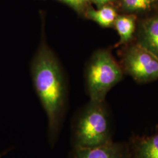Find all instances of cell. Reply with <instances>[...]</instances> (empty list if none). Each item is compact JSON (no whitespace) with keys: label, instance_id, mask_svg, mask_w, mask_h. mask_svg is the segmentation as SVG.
<instances>
[{"label":"cell","instance_id":"6da1fadb","mask_svg":"<svg viewBox=\"0 0 158 158\" xmlns=\"http://www.w3.org/2000/svg\"><path fill=\"white\" fill-rule=\"evenodd\" d=\"M32 68L34 87L48 118V141L53 147L58 139L65 114V80L56 57L45 44L40 46Z\"/></svg>","mask_w":158,"mask_h":158},{"label":"cell","instance_id":"7a4b0ae2","mask_svg":"<svg viewBox=\"0 0 158 158\" xmlns=\"http://www.w3.org/2000/svg\"><path fill=\"white\" fill-rule=\"evenodd\" d=\"M112 142L111 119L105 102L90 100L73 120L71 127L72 148L99 147Z\"/></svg>","mask_w":158,"mask_h":158},{"label":"cell","instance_id":"3957f363","mask_svg":"<svg viewBox=\"0 0 158 158\" xmlns=\"http://www.w3.org/2000/svg\"><path fill=\"white\" fill-rule=\"evenodd\" d=\"M123 70L111 53L99 50L91 57L88 64L85 80L90 100L105 102L108 93L123 79Z\"/></svg>","mask_w":158,"mask_h":158},{"label":"cell","instance_id":"277c9868","mask_svg":"<svg viewBox=\"0 0 158 158\" xmlns=\"http://www.w3.org/2000/svg\"><path fill=\"white\" fill-rule=\"evenodd\" d=\"M121 67L137 83H147L158 80V57L136 42L124 52Z\"/></svg>","mask_w":158,"mask_h":158},{"label":"cell","instance_id":"5b68a950","mask_svg":"<svg viewBox=\"0 0 158 158\" xmlns=\"http://www.w3.org/2000/svg\"><path fill=\"white\" fill-rule=\"evenodd\" d=\"M69 158H131L129 142H112L99 147L72 148Z\"/></svg>","mask_w":158,"mask_h":158},{"label":"cell","instance_id":"8992f818","mask_svg":"<svg viewBox=\"0 0 158 158\" xmlns=\"http://www.w3.org/2000/svg\"><path fill=\"white\" fill-rule=\"evenodd\" d=\"M128 142L131 158H158V130L149 135L134 136Z\"/></svg>","mask_w":158,"mask_h":158},{"label":"cell","instance_id":"52a82bcc","mask_svg":"<svg viewBox=\"0 0 158 158\" xmlns=\"http://www.w3.org/2000/svg\"><path fill=\"white\" fill-rule=\"evenodd\" d=\"M137 42L158 57V16L148 18L140 23Z\"/></svg>","mask_w":158,"mask_h":158},{"label":"cell","instance_id":"ba28073f","mask_svg":"<svg viewBox=\"0 0 158 158\" xmlns=\"http://www.w3.org/2000/svg\"><path fill=\"white\" fill-rule=\"evenodd\" d=\"M136 18L134 15H118L116 18L114 27L119 36V40L116 44V47L128 44L134 38L136 26Z\"/></svg>","mask_w":158,"mask_h":158},{"label":"cell","instance_id":"9c48e42d","mask_svg":"<svg viewBox=\"0 0 158 158\" xmlns=\"http://www.w3.org/2000/svg\"><path fill=\"white\" fill-rule=\"evenodd\" d=\"M117 16L115 9L110 6H104L98 10L89 8L86 11L87 18L104 28L114 26Z\"/></svg>","mask_w":158,"mask_h":158},{"label":"cell","instance_id":"30bf717a","mask_svg":"<svg viewBox=\"0 0 158 158\" xmlns=\"http://www.w3.org/2000/svg\"><path fill=\"white\" fill-rule=\"evenodd\" d=\"M155 0H123L122 6L128 11H142L149 9Z\"/></svg>","mask_w":158,"mask_h":158},{"label":"cell","instance_id":"8fae6325","mask_svg":"<svg viewBox=\"0 0 158 158\" xmlns=\"http://www.w3.org/2000/svg\"><path fill=\"white\" fill-rule=\"evenodd\" d=\"M63 2L65 3L75 11L81 12L83 11L85 6L89 0H60Z\"/></svg>","mask_w":158,"mask_h":158},{"label":"cell","instance_id":"7c38bea8","mask_svg":"<svg viewBox=\"0 0 158 158\" xmlns=\"http://www.w3.org/2000/svg\"><path fill=\"white\" fill-rule=\"evenodd\" d=\"M93 3L96 4L98 6H105L106 4H107L108 2L112 1V0H89Z\"/></svg>","mask_w":158,"mask_h":158},{"label":"cell","instance_id":"4fadbf2b","mask_svg":"<svg viewBox=\"0 0 158 158\" xmlns=\"http://www.w3.org/2000/svg\"><path fill=\"white\" fill-rule=\"evenodd\" d=\"M6 152H7V151H6V152H4L3 153H0V158H1V157H2V156H3V155H4V154H5V153Z\"/></svg>","mask_w":158,"mask_h":158}]
</instances>
